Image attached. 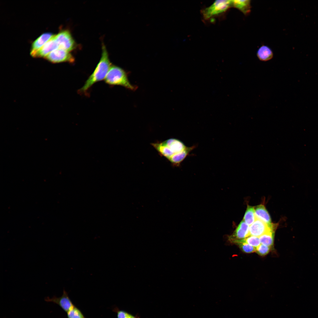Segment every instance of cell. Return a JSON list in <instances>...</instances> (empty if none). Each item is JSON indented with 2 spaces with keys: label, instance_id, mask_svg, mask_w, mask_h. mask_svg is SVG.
Listing matches in <instances>:
<instances>
[{
  "label": "cell",
  "instance_id": "13",
  "mask_svg": "<svg viewBox=\"0 0 318 318\" xmlns=\"http://www.w3.org/2000/svg\"><path fill=\"white\" fill-rule=\"evenodd\" d=\"M232 6L237 9L245 15L249 14L251 11L250 0H232Z\"/></svg>",
  "mask_w": 318,
  "mask_h": 318
},
{
  "label": "cell",
  "instance_id": "18",
  "mask_svg": "<svg viewBox=\"0 0 318 318\" xmlns=\"http://www.w3.org/2000/svg\"><path fill=\"white\" fill-rule=\"evenodd\" d=\"M67 313L68 318H85L80 311L75 306Z\"/></svg>",
  "mask_w": 318,
  "mask_h": 318
},
{
  "label": "cell",
  "instance_id": "19",
  "mask_svg": "<svg viewBox=\"0 0 318 318\" xmlns=\"http://www.w3.org/2000/svg\"><path fill=\"white\" fill-rule=\"evenodd\" d=\"M115 311L117 313V318H140L138 315H134L123 310L115 309Z\"/></svg>",
  "mask_w": 318,
  "mask_h": 318
},
{
  "label": "cell",
  "instance_id": "17",
  "mask_svg": "<svg viewBox=\"0 0 318 318\" xmlns=\"http://www.w3.org/2000/svg\"><path fill=\"white\" fill-rule=\"evenodd\" d=\"M245 243L256 247L260 244L259 237L252 236H250L244 238L239 243Z\"/></svg>",
  "mask_w": 318,
  "mask_h": 318
},
{
  "label": "cell",
  "instance_id": "10",
  "mask_svg": "<svg viewBox=\"0 0 318 318\" xmlns=\"http://www.w3.org/2000/svg\"><path fill=\"white\" fill-rule=\"evenodd\" d=\"M45 300L57 304L67 312L74 306L69 299L67 293L64 290H63V294L61 297L58 298L54 297L51 298L47 297L45 299Z\"/></svg>",
  "mask_w": 318,
  "mask_h": 318
},
{
  "label": "cell",
  "instance_id": "9",
  "mask_svg": "<svg viewBox=\"0 0 318 318\" xmlns=\"http://www.w3.org/2000/svg\"><path fill=\"white\" fill-rule=\"evenodd\" d=\"M54 35L41 48L31 56L34 57L44 58L51 52L59 48V47L54 38Z\"/></svg>",
  "mask_w": 318,
  "mask_h": 318
},
{
  "label": "cell",
  "instance_id": "20",
  "mask_svg": "<svg viewBox=\"0 0 318 318\" xmlns=\"http://www.w3.org/2000/svg\"><path fill=\"white\" fill-rule=\"evenodd\" d=\"M241 249L244 252L250 253L256 251V249L255 247L245 243H241L238 244Z\"/></svg>",
  "mask_w": 318,
  "mask_h": 318
},
{
  "label": "cell",
  "instance_id": "2",
  "mask_svg": "<svg viewBox=\"0 0 318 318\" xmlns=\"http://www.w3.org/2000/svg\"><path fill=\"white\" fill-rule=\"evenodd\" d=\"M150 144L160 155L166 159L172 165L177 155L187 147L182 141L175 138L151 143Z\"/></svg>",
  "mask_w": 318,
  "mask_h": 318
},
{
  "label": "cell",
  "instance_id": "5",
  "mask_svg": "<svg viewBox=\"0 0 318 318\" xmlns=\"http://www.w3.org/2000/svg\"><path fill=\"white\" fill-rule=\"evenodd\" d=\"M54 37L59 48L71 52L77 47V44L70 31L68 29L61 30L57 34L55 35Z\"/></svg>",
  "mask_w": 318,
  "mask_h": 318
},
{
  "label": "cell",
  "instance_id": "3",
  "mask_svg": "<svg viewBox=\"0 0 318 318\" xmlns=\"http://www.w3.org/2000/svg\"><path fill=\"white\" fill-rule=\"evenodd\" d=\"M104 80L105 83L111 86H120L131 90L137 88L130 82L126 72L115 65H111Z\"/></svg>",
  "mask_w": 318,
  "mask_h": 318
},
{
  "label": "cell",
  "instance_id": "4",
  "mask_svg": "<svg viewBox=\"0 0 318 318\" xmlns=\"http://www.w3.org/2000/svg\"><path fill=\"white\" fill-rule=\"evenodd\" d=\"M232 6V0L216 1L209 6L203 9L202 13L205 20L209 19L226 11Z\"/></svg>",
  "mask_w": 318,
  "mask_h": 318
},
{
  "label": "cell",
  "instance_id": "21",
  "mask_svg": "<svg viewBox=\"0 0 318 318\" xmlns=\"http://www.w3.org/2000/svg\"><path fill=\"white\" fill-rule=\"evenodd\" d=\"M270 246L260 244L256 247L257 253L261 256H264L268 254L270 249Z\"/></svg>",
  "mask_w": 318,
  "mask_h": 318
},
{
  "label": "cell",
  "instance_id": "14",
  "mask_svg": "<svg viewBox=\"0 0 318 318\" xmlns=\"http://www.w3.org/2000/svg\"><path fill=\"white\" fill-rule=\"evenodd\" d=\"M257 56L260 61L265 62L273 58V53L269 47L266 45H263L260 47L257 51Z\"/></svg>",
  "mask_w": 318,
  "mask_h": 318
},
{
  "label": "cell",
  "instance_id": "1",
  "mask_svg": "<svg viewBox=\"0 0 318 318\" xmlns=\"http://www.w3.org/2000/svg\"><path fill=\"white\" fill-rule=\"evenodd\" d=\"M101 56L94 71L89 76L83 86L78 90L80 94H87L91 87L95 83L105 80L112 64L107 51L102 43Z\"/></svg>",
  "mask_w": 318,
  "mask_h": 318
},
{
  "label": "cell",
  "instance_id": "7",
  "mask_svg": "<svg viewBox=\"0 0 318 318\" xmlns=\"http://www.w3.org/2000/svg\"><path fill=\"white\" fill-rule=\"evenodd\" d=\"M249 236V225L243 220L240 223L233 233L228 237V240L231 243L237 244Z\"/></svg>",
  "mask_w": 318,
  "mask_h": 318
},
{
  "label": "cell",
  "instance_id": "6",
  "mask_svg": "<svg viewBox=\"0 0 318 318\" xmlns=\"http://www.w3.org/2000/svg\"><path fill=\"white\" fill-rule=\"evenodd\" d=\"M44 58L53 63L67 62L73 63L75 61L70 52L59 48L51 52Z\"/></svg>",
  "mask_w": 318,
  "mask_h": 318
},
{
  "label": "cell",
  "instance_id": "8",
  "mask_svg": "<svg viewBox=\"0 0 318 318\" xmlns=\"http://www.w3.org/2000/svg\"><path fill=\"white\" fill-rule=\"evenodd\" d=\"M274 226L272 224L269 225L256 218L249 227L250 236L259 237L266 233L274 231Z\"/></svg>",
  "mask_w": 318,
  "mask_h": 318
},
{
  "label": "cell",
  "instance_id": "11",
  "mask_svg": "<svg viewBox=\"0 0 318 318\" xmlns=\"http://www.w3.org/2000/svg\"><path fill=\"white\" fill-rule=\"evenodd\" d=\"M54 35L51 33L47 32L39 36L32 44L30 52L31 55L41 48Z\"/></svg>",
  "mask_w": 318,
  "mask_h": 318
},
{
  "label": "cell",
  "instance_id": "12",
  "mask_svg": "<svg viewBox=\"0 0 318 318\" xmlns=\"http://www.w3.org/2000/svg\"><path fill=\"white\" fill-rule=\"evenodd\" d=\"M254 210L256 218L269 225L271 224L270 215L264 205H260L257 206L254 208Z\"/></svg>",
  "mask_w": 318,
  "mask_h": 318
},
{
  "label": "cell",
  "instance_id": "16",
  "mask_svg": "<svg viewBox=\"0 0 318 318\" xmlns=\"http://www.w3.org/2000/svg\"><path fill=\"white\" fill-rule=\"evenodd\" d=\"M274 231L265 233L259 237L260 243L264 245L270 246L272 245L274 241Z\"/></svg>",
  "mask_w": 318,
  "mask_h": 318
},
{
  "label": "cell",
  "instance_id": "15",
  "mask_svg": "<svg viewBox=\"0 0 318 318\" xmlns=\"http://www.w3.org/2000/svg\"><path fill=\"white\" fill-rule=\"evenodd\" d=\"M256 219L254 208L252 206H248L244 217L243 220L248 225L250 226L254 222Z\"/></svg>",
  "mask_w": 318,
  "mask_h": 318
}]
</instances>
